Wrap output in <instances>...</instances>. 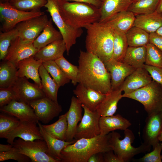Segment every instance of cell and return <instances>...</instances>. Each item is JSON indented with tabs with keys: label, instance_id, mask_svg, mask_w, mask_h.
I'll return each instance as SVG.
<instances>
[{
	"label": "cell",
	"instance_id": "1",
	"mask_svg": "<svg viewBox=\"0 0 162 162\" xmlns=\"http://www.w3.org/2000/svg\"><path fill=\"white\" fill-rule=\"evenodd\" d=\"M78 62V83L103 94L111 90L110 74L97 56L80 50Z\"/></svg>",
	"mask_w": 162,
	"mask_h": 162
},
{
	"label": "cell",
	"instance_id": "2",
	"mask_svg": "<svg viewBox=\"0 0 162 162\" xmlns=\"http://www.w3.org/2000/svg\"><path fill=\"white\" fill-rule=\"evenodd\" d=\"M111 133L90 138H82L65 147L61 152L62 162H88L93 154L112 150L110 143Z\"/></svg>",
	"mask_w": 162,
	"mask_h": 162
},
{
	"label": "cell",
	"instance_id": "3",
	"mask_svg": "<svg viewBox=\"0 0 162 162\" xmlns=\"http://www.w3.org/2000/svg\"><path fill=\"white\" fill-rule=\"evenodd\" d=\"M86 51L97 56L104 63L112 58L114 29L104 23L96 22L86 26Z\"/></svg>",
	"mask_w": 162,
	"mask_h": 162
},
{
	"label": "cell",
	"instance_id": "4",
	"mask_svg": "<svg viewBox=\"0 0 162 162\" xmlns=\"http://www.w3.org/2000/svg\"><path fill=\"white\" fill-rule=\"evenodd\" d=\"M60 13L69 25L76 29L98 22L100 8L88 3L58 0Z\"/></svg>",
	"mask_w": 162,
	"mask_h": 162
},
{
	"label": "cell",
	"instance_id": "5",
	"mask_svg": "<svg viewBox=\"0 0 162 162\" xmlns=\"http://www.w3.org/2000/svg\"><path fill=\"white\" fill-rule=\"evenodd\" d=\"M142 104L148 115H162V86L154 80L145 86L131 93L122 94Z\"/></svg>",
	"mask_w": 162,
	"mask_h": 162
},
{
	"label": "cell",
	"instance_id": "6",
	"mask_svg": "<svg viewBox=\"0 0 162 162\" xmlns=\"http://www.w3.org/2000/svg\"><path fill=\"white\" fill-rule=\"evenodd\" d=\"M124 137L121 140L120 134L114 131L111 133L110 143L114 153L123 162L130 161L135 155L140 153L149 152L151 146L143 143L139 147L135 148L132 146L135 136L132 131L127 128L124 130Z\"/></svg>",
	"mask_w": 162,
	"mask_h": 162
},
{
	"label": "cell",
	"instance_id": "7",
	"mask_svg": "<svg viewBox=\"0 0 162 162\" xmlns=\"http://www.w3.org/2000/svg\"><path fill=\"white\" fill-rule=\"evenodd\" d=\"M44 7L61 34L66 46L67 54L69 55L70 48L82 35L83 31L82 28H74L67 23L60 13L58 0H47Z\"/></svg>",
	"mask_w": 162,
	"mask_h": 162
},
{
	"label": "cell",
	"instance_id": "8",
	"mask_svg": "<svg viewBox=\"0 0 162 162\" xmlns=\"http://www.w3.org/2000/svg\"><path fill=\"white\" fill-rule=\"evenodd\" d=\"M13 146L20 153L28 157L32 162H59L48 154L46 142L37 139L26 141L20 138L15 140Z\"/></svg>",
	"mask_w": 162,
	"mask_h": 162
},
{
	"label": "cell",
	"instance_id": "9",
	"mask_svg": "<svg viewBox=\"0 0 162 162\" xmlns=\"http://www.w3.org/2000/svg\"><path fill=\"white\" fill-rule=\"evenodd\" d=\"M0 14L3 22L1 31L6 32L13 29L22 21L45 13L41 11H21L15 8L8 2H0Z\"/></svg>",
	"mask_w": 162,
	"mask_h": 162
},
{
	"label": "cell",
	"instance_id": "10",
	"mask_svg": "<svg viewBox=\"0 0 162 162\" xmlns=\"http://www.w3.org/2000/svg\"><path fill=\"white\" fill-rule=\"evenodd\" d=\"M84 113L77 127L74 138L76 140L90 138L100 134L99 120L101 117L97 111H92L82 105Z\"/></svg>",
	"mask_w": 162,
	"mask_h": 162
},
{
	"label": "cell",
	"instance_id": "11",
	"mask_svg": "<svg viewBox=\"0 0 162 162\" xmlns=\"http://www.w3.org/2000/svg\"><path fill=\"white\" fill-rule=\"evenodd\" d=\"M33 42L18 36L12 41L4 60L10 61L16 66L19 61L34 56L38 50L34 47Z\"/></svg>",
	"mask_w": 162,
	"mask_h": 162
},
{
	"label": "cell",
	"instance_id": "12",
	"mask_svg": "<svg viewBox=\"0 0 162 162\" xmlns=\"http://www.w3.org/2000/svg\"><path fill=\"white\" fill-rule=\"evenodd\" d=\"M29 105L33 109L38 121L45 124L58 116L62 111L58 103L46 96L32 101Z\"/></svg>",
	"mask_w": 162,
	"mask_h": 162
},
{
	"label": "cell",
	"instance_id": "13",
	"mask_svg": "<svg viewBox=\"0 0 162 162\" xmlns=\"http://www.w3.org/2000/svg\"><path fill=\"white\" fill-rule=\"evenodd\" d=\"M49 20L47 15L44 14L22 21L15 28L22 38L34 41L42 32Z\"/></svg>",
	"mask_w": 162,
	"mask_h": 162
},
{
	"label": "cell",
	"instance_id": "14",
	"mask_svg": "<svg viewBox=\"0 0 162 162\" xmlns=\"http://www.w3.org/2000/svg\"><path fill=\"white\" fill-rule=\"evenodd\" d=\"M16 93L19 101L29 104L46 95L37 84L31 83L25 77H17L12 86Z\"/></svg>",
	"mask_w": 162,
	"mask_h": 162
},
{
	"label": "cell",
	"instance_id": "15",
	"mask_svg": "<svg viewBox=\"0 0 162 162\" xmlns=\"http://www.w3.org/2000/svg\"><path fill=\"white\" fill-rule=\"evenodd\" d=\"M37 123L27 121H20L19 125L6 134L4 138L8 144L13 145L16 138L24 140L32 141L40 139L44 140Z\"/></svg>",
	"mask_w": 162,
	"mask_h": 162
},
{
	"label": "cell",
	"instance_id": "16",
	"mask_svg": "<svg viewBox=\"0 0 162 162\" xmlns=\"http://www.w3.org/2000/svg\"><path fill=\"white\" fill-rule=\"evenodd\" d=\"M111 76V90L119 88L126 77L136 68L113 58L104 63Z\"/></svg>",
	"mask_w": 162,
	"mask_h": 162
},
{
	"label": "cell",
	"instance_id": "17",
	"mask_svg": "<svg viewBox=\"0 0 162 162\" xmlns=\"http://www.w3.org/2000/svg\"><path fill=\"white\" fill-rule=\"evenodd\" d=\"M73 92L81 104L85 105L92 111H96L106 95L87 88L80 83H78Z\"/></svg>",
	"mask_w": 162,
	"mask_h": 162
},
{
	"label": "cell",
	"instance_id": "18",
	"mask_svg": "<svg viewBox=\"0 0 162 162\" xmlns=\"http://www.w3.org/2000/svg\"><path fill=\"white\" fill-rule=\"evenodd\" d=\"M143 131L144 143L154 149L160 142L158 138L162 131V115L154 114L148 116Z\"/></svg>",
	"mask_w": 162,
	"mask_h": 162
},
{
	"label": "cell",
	"instance_id": "19",
	"mask_svg": "<svg viewBox=\"0 0 162 162\" xmlns=\"http://www.w3.org/2000/svg\"><path fill=\"white\" fill-rule=\"evenodd\" d=\"M152 78L144 67L136 68L128 76L119 87L124 94L131 93L150 83Z\"/></svg>",
	"mask_w": 162,
	"mask_h": 162
},
{
	"label": "cell",
	"instance_id": "20",
	"mask_svg": "<svg viewBox=\"0 0 162 162\" xmlns=\"http://www.w3.org/2000/svg\"><path fill=\"white\" fill-rule=\"evenodd\" d=\"M1 112L8 114L20 121H27L38 123L39 121L33 109L28 104L14 100L7 105L1 107Z\"/></svg>",
	"mask_w": 162,
	"mask_h": 162
},
{
	"label": "cell",
	"instance_id": "21",
	"mask_svg": "<svg viewBox=\"0 0 162 162\" xmlns=\"http://www.w3.org/2000/svg\"><path fill=\"white\" fill-rule=\"evenodd\" d=\"M43 62L42 60H36L34 56L19 61L16 65L17 69V76L32 79L41 89V81L39 71Z\"/></svg>",
	"mask_w": 162,
	"mask_h": 162
},
{
	"label": "cell",
	"instance_id": "22",
	"mask_svg": "<svg viewBox=\"0 0 162 162\" xmlns=\"http://www.w3.org/2000/svg\"><path fill=\"white\" fill-rule=\"evenodd\" d=\"M81 104L74 96L71 99V103L67 113L68 128L65 141L70 142L74 137L78 123L82 118Z\"/></svg>",
	"mask_w": 162,
	"mask_h": 162
},
{
	"label": "cell",
	"instance_id": "23",
	"mask_svg": "<svg viewBox=\"0 0 162 162\" xmlns=\"http://www.w3.org/2000/svg\"><path fill=\"white\" fill-rule=\"evenodd\" d=\"M101 16L98 22H104L116 14L128 10L132 0H100Z\"/></svg>",
	"mask_w": 162,
	"mask_h": 162
},
{
	"label": "cell",
	"instance_id": "24",
	"mask_svg": "<svg viewBox=\"0 0 162 162\" xmlns=\"http://www.w3.org/2000/svg\"><path fill=\"white\" fill-rule=\"evenodd\" d=\"M38 124L44 140L46 144L48 154L59 162H61V152L62 150L67 146L75 142L77 140L68 142L57 139L46 132L39 122Z\"/></svg>",
	"mask_w": 162,
	"mask_h": 162
},
{
	"label": "cell",
	"instance_id": "25",
	"mask_svg": "<svg viewBox=\"0 0 162 162\" xmlns=\"http://www.w3.org/2000/svg\"><path fill=\"white\" fill-rule=\"evenodd\" d=\"M67 48L63 39L52 42L39 50L34 56L37 60L43 62L55 61L63 56Z\"/></svg>",
	"mask_w": 162,
	"mask_h": 162
},
{
	"label": "cell",
	"instance_id": "26",
	"mask_svg": "<svg viewBox=\"0 0 162 162\" xmlns=\"http://www.w3.org/2000/svg\"><path fill=\"white\" fill-rule=\"evenodd\" d=\"M131 124L129 120L119 114L101 116L99 120L100 134L104 136L115 130H125Z\"/></svg>",
	"mask_w": 162,
	"mask_h": 162
},
{
	"label": "cell",
	"instance_id": "27",
	"mask_svg": "<svg viewBox=\"0 0 162 162\" xmlns=\"http://www.w3.org/2000/svg\"><path fill=\"white\" fill-rule=\"evenodd\" d=\"M162 25V14L156 11L150 14L136 16L134 26L149 34L156 32Z\"/></svg>",
	"mask_w": 162,
	"mask_h": 162
},
{
	"label": "cell",
	"instance_id": "28",
	"mask_svg": "<svg viewBox=\"0 0 162 162\" xmlns=\"http://www.w3.org/2000/svg\"><path fill=\"white\" fill-rule=\"evenodd\" d=\"M135 15L128 10L119 12L114 15L104 23L114 30L124 33L134 26Z\"/></svg>",
	"mask_w": 162,
	"mask_h": 162
},
{
	"label": "cell",
	"instance_id": "29",
	"mask_svg": "<svg viewBox=\"0 0 162 162\" xmlns=\"http://www.w3.org/2000/svg\"><path fill=\"white\" fill-rule=\"evenodd\" d=\"M122 91L120 88L111 90L106 94L104 100L100 103L96 111L101 116L114 115L117 109L118 101L122 98Z\"/></svg>",
	"mask_w": 162,
	"mask_h": 162
},
{
	"label": "cell",
	"instance_id": "30",
	"mask_svg": "<svg viewBox=\"0 0 162 162\" xmlns=\"http://www.w3.org/2000/svg\"><path fill=\"white\" fill-rule=\"evenodd\" d=\"M50 19L48 21L42 32L34 40V47L38 50L49 44L63 39L59 31L57 30L52 24Z\"/></svg>",
	"mask_w": 162,
	"mask_h": 162
},
{
	"label": "cell",
	"instance_id": "31",
	"mask_svg": "<svg viewBox=\"0 0 162 162\" xmlns=\"http://www.w3.org/2000/svg\"><path fill=\"white\" fill-rule=\"evenodd\" d=\"M146 46H129L122 62L135 68L144 67L146 61Z\"/></svg>",
	"mask_w": 162,
	"mask_h": 162
},
{
	"label": "cell",
	"instance_id": "32",
	"mask_svg": "<svg viewBox=\"0 0 162 162\" xmlns=\"http://www.w3.org/2000/svg\"><path fill=\"white\" fill-rule=\"evenodd\" d=\"M39 72L41 81V89L46 96L58 103L57 94L60 87L51 78L42 64L39 68Z\"/></svg>",
	"mask_w": 162,
	"mask_h": 162
},
{
	"label": "cell",
	"instance_id": "33",
	"mask_svg": "<svg viewBox=\"0 0 162 162\" xmlns=\"http://www.w3.org/2000/svg\"><path fill=\"white\" fill-rule=\"evenodd\" d=\"M17 69L12 62L3 60L0 65V88L12 87L17 77Z\"/></svg>",
	"mask_w": 162,
	"mask_h": 162
},
{
	"label": "cell",
	"instance_id": "34",
	"mask_svg": "<svg viewBox=\"0 0 162 162\" xmlns=\"http://www.w3.org/2000/svg\"><path fill=\"white\" fill-rule=\"evenodd\" d=\"M67 113L60 116L58 120L50 125H42L45 130L57 139L65 140L68 128Z\"/></svg>",
	"mask_w": 162,
	"mask_h": 162
},
{
	"label": "cell",
	"instance_id": "35",
	"mask_svg": "<svg viewBox=\"0 0 162 162\" xmlns=\"http://www.w3.org/2000/svg\"><path fill=\"white\" fill-rule=\"evenodd\" d=\"M126 35L129 46H146L149 43V34L134 26L127 32Z\"/></svg>",
	"mask_w": 162,
	"mask_h": 162
},
{
	"label": "cell",
	"instance_id": "36",
	"mask_svg": "<svg viewBox=\"0 0 162 162\" xmlns=\"http://www.w3.org/2000/svg\"><path fill=\"white\" fill-rule=\"evenodd\" d=\"M128 46L126 34L114 30L113 51L112 58L117 61L122 62Z\"/></svg>",
	"mask_w": 162,
	"mask_h": 162
},
{
	"label": "cell",
	"instance_id": "37",
	"mask_svg": "<svg viewBox=\"0 0 162 162\" xmlns=\"http://www.w3.org/2000/svg\"><path fill=\"white\" fill-rule=\"evenodd\" d=\"M159 0H140L133 2L128 10L136 16L153 13L156 10Z\"/></svg>",
	"mask_w": 162,
	"mask_h": 162
},
{
	"label": "cell",
	"instance_id": "38",
	"mask_svg": "<svg viewBox=\"0 0 162 162\" xmlns=\"http://www.w3.org/2000/svg\"><path fill=\"white\" fill-rule=\"evenodd\" d=\"M42 64L59 87L70 82V80L65 76L55 61L44 62Z\"/></svg>",
	"mask_w": 162,
	"mask_h": 162
},
{
	"label": "cell",
	"instance_id": "39",
	"mask_svg": "<svg viewBox=\"0 0 162 162\" xmlns=\"http://www.w3.org/2000/svg\"><path fill=\"white\" fill-rule=\"evenodd\" d=\"M47 2V0H10L8 2L18 10L30 11H40Z\"/></svg>",
	"mask_w": 162,
	"mask_h": 162
},
{
	"label": "cell",
	"instance_id": "40",
	"mask_svg": "<svg viewBox=\"0 0 162 162\" xmlns=\"http://www.w3.org/2000/svg\"><path fill=\"white\" fill-rule=\"evenodd\" d=\"M146 46V55L145 64L162 68V51L150 43Z\"/></svg>",
	"mask_w": 162,
	"mask_h": 162
},
{
	"label": "cell",
	"instance_id": "41",
	"mask_svg": "<svg viewBox=\"0 0 162 162\" xmlns=\"http://www.w3.org/2000/svg\"><path fill=\"white\" fill-rule=\"evenodd\" d=\"M55 61L65 76L71 80L74 86L78 83L77 79L78 66L70 63L64 56L56 60Z\"/></svg>",
	"mask_w": 162,
	"mask_h": 162
},
{
	"label": "cell",
	"instance_id": "42",
	"mask_svg": "<svg viewBox=\"0 0 162 162\" xmlns=\"http://www.w3.org/2000/svg\"><path fill=\"white\" fill-rule=\"evenodd\" d=\"M19 36L16 28L6 32L0 33V59L4 60L8 52L12 41Z\"/></svg>",
	"mask_w": 162,
	"mask_h": 162
},
{
	"label": "cell",
	"instance_id": "43",
	"mask_svg": "<svg viewBox=\"0 0 162 162\" xmlns=\"http://www.w3.org/2000/svg\"><path fill=\"white\" fill-rule=\"evenodd\" d=\"M20 120L12 116L1 112L0 114V138H4L8 133L16 128Z\"/></svg>",
	"mask_w": 162,
	"mask_h": 162
},
{
	"label": "cell",
	"instance_id": "44",
	"mask_svg": "<svg viewBox=\"0 0 162 162\" xmlns=\"http://www.w3.org/2000/svg\"><path fill=\"white\" fill-rule=\"evenodd\" d=\"M9 160H13L19 162H31L30 158L20 152L14 146L9 151L0 152V161H3Z\"/></svg>",
	"mask_w": 162,
	"mask_h": 162
},
{
	"label": "cell",
	"instance_id": "45",
	"mask_svg": "<svg viewBox=\"0 0 162 162\" xmlns=\"http://www.w3.org/2000/svg\"><path fill=\"white\" fill-rule=\"evenodd\" d=\"M14 100L19 101V98L12 86L0 88V107L7 105Z\"/></svg>",
	"mask_w": 162,
	"mask_h": 162
},
{
	"label": "cell",
	"instance_id": "46",
	"mask_svg": "<svg viewBox=\"0 0 162 162\" xmlns=\"http://www.w3.org/2000/svg\"><path fill=\"white\" fill-rule=\"evenodd\" d=\"M153 149L152 151L146 154L142 157L133 160L139 162H161L160 153L162 147L160 144L158 143Z\"/></svg>",
	"mask_w": 162,
	"mask_h": 162
},
{
	"label": "cell",
	"instance_id": "47",
	"mask_svg": "<svg viewBox=\"0 0 162 162\" xmlns=\"http://www.w3.org/2000/svg\"><path fill=\"white\" fill-rule=\"evenodd\" d=\"M144 68L148 72L153 80L162 86V68L145 64Z\"/></svg>",
	"mask_w": 162,
	"mask_h": 162
},
{
	"label": "cell",
	"instance_id": "48",
	"mask_svg": "<svg viewBox=\"0 0 162 162\" xmlns=\"http://www.w3.org/2000/svg\"><path fill=\"white\" fill-rule=\"evenodd\" d=\"M149 43H151L162 51V36L156 32L149 33Z\"/></svg>",
	"mask_w": 162,
	"mask_h": 162
},
{
	"label": "cell",
	"instance_id": "49",
	"mask_svg": "<svg viewBox=\"0 0 162 162\" xmlns=\"http://www.w3.org/2000/svg\"><path fill=\"white\" fill-rule=\"evenodd\" d=\"M113 150L103 153L104 162H123Z\"/></svg>",
	"mask_w": 162,
	"mask_h": 162
},
{
	"label": "cell",
	"instance_id": "50",
	"mask_svg": "<svg viewBox=\"0 0 162 162\" xmlns=\"http://www.w3.org/2000/svg\"><path fill=\"white\" fill-rule=\"evenodd\" d=\"M67 2L73 1L83 2L92 4L98 8H100L101 5L100 0H62Z\"/></svg>",
	"mask_w": 162,
	"mask_h": 162
},
{
	"label": "cell",
	"instance_id": "51",
	"mask_svg": "<svg viewBox=\"0 0 162 162\" xmlns=\"http://www.w3.org/2000/svg\"><path fill=\"white\" fill-rule=\"evenodd\" d=\"M88 162H104L103 153L93 154L88 159Z\"/></svg>",
	"mask_w": 162,
	"mask_h": 162
},
{
	"label": "cell",
	"instance_id": "52",
	"mask_svg": "<svg viewBox=\"0 0 162 162\" xmlns=\"http://www.w3.org/2000/svg\"><path fill=\"white\" fill-rule=\"evenodd\" d=\"M13 147V146L10 144H0V152L9 151Z\"/></svg>",
	"mask_w": 162,
	"mask_h": 162
},
{
	"label": "cell",
	"instance_id": "53",
	"mask_svg": "<svg viewBox=\"0 0 162 162\" xmlns=\"http://www.w3.org/2000/svg\"><path fill=\"white\" fill-rule=\"evenodd\" d=\"M156 11L159 13L162 14V0H159Z\"/></svg>",
	"mask_w": 162,
	"mask_h": 162
},
{
	"label": "cell",
	"instance_id": "54",
	"mask_svg": "<svg viewBox=\"0 0 162 162\" xmlns=\"http://www.w3.org/2000/svg\"><path fill=\"white\" fill-rule=\"evenodd\" d=\"M156 32L158 34L162 36V25L157 30Z\"/></svg>",
	"mask_w": 162,
	"mask_h": 162
},
{
	"label": "cell",
	"instance_id": "55",
	"mask_svg": "<svg viewBox=\"0 0 162 162\" xmlns=\"http://www.w3.org/2000/svg\"><path fill=\"white\" fill-rule=\"evenodd\" d=\"M158 139L159 141L162 142V131Z\"/></svg>",
	"mask_w": 162,
	"mask_h": 162
},
{
	"label": "cell",
	"instance_id": "56",
	"mask_svg": "<svg viewBox=\"0 0 162 162\" xmlns=\"http://www.w3.org/2000/svg\"><path fill=\"white\" fill-rule=\"evenodd\" d=\"M0 2H2V3H5V2H8L9 0H0Z\"/></svg>",
	"mask_w": 162,
	"mask_h": 162
},
{
	"label": "cell",
	"instance_id": "57",
	"mask_svg": "<svg viewBox=\"0 0 162 162\" xmlns=\"http://www.w3.org/2000/svg\"><path fill=\"white\" fill-rule=\"evenodd\" d=\"M162 147V143H160ZM161 160H162V155H161Z\"/></svg>",
	"mask_w": 162,
	"mask_h": 162
},
{
	"label": "cell",
	"instance_id": "58",
	"mask_svg": "<svg viewBox=\"0 0 162 162\" xmlns=\"http://www.w3.org/2000/svg\"><path fill=\"white\" fill-rule=\"evenodd\" d=\"M132 0L133 1V2L136 1H138L140 0Z\"/></svg>",
	"mask_w": 162,
	"mask_h": 162
},
{
	"label": "cell",
	"instance_id": "59",
	"mask_svg": "<svg viewBox=\"0 0 162 162\" xmlns=\"http://www.w3.org/2000/svg\"><path fill=\"white\" fill-rule=\"evenodd\" d=\"M10 0H9V2Z\"/></svg>",
	"mask_w": 162,
	"mask_h": 162
}]
</instances>
